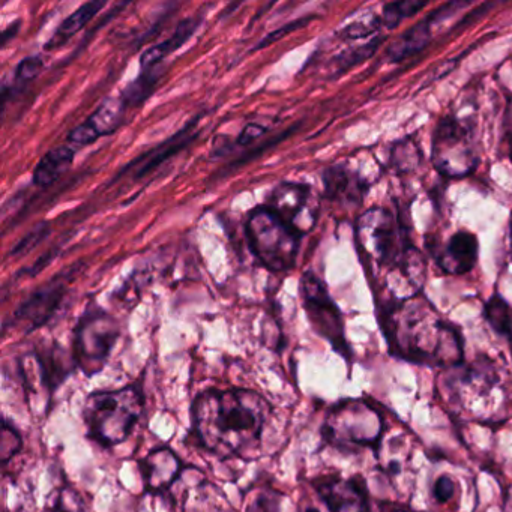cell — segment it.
I'll return each mask as SVG.
<instances>
[{"mask_svg": "<svg viewBox=\"0 0 512 512\" xmlns=\"http://www.w3.org/2000/svg\"><path fill=\"white\" fill-rule=\"evenodd\" d=\"M127 109V104L122 100L121 95L119 97H107L86 122L94 128L98 136H109L121 127Z\"/></svg>", "mask_w": 512, "mask_h": 512, "instance_id": "24", "label": "cell"}, {"mask_svg": "<svg viewBox=\"0 0 512 512\" xmlns=\"http://www.w3.org/2000/svg\"><path fill=\"white\" fill-rule=\"evenodd\" d=\"M52 229H50V224L47 221H41L37 226L32 227L16 245H14L13 250H11V256L19 257L25 256V254L31 253L32 250L38 247L47 236L50 235Z\"/></svg>", "mask_w": 512, "mask_h": 512, "instance_id": "34", "label": "cell"}, {"mask_svg": "<svg viewBox=\"0 0 512 512\" xmlns=\"http://www.w3.org/2000/svg\"><path fill=\"white\" fill-rule=\"evenodd\" d=\"M386 431L385 416L362 398H344L326 413L320 434L326 445L344 454L379 452Z\"/></svg>", "mask_w": 512, "mask_h": 512, "instance_id": "5", "label": "cell"}, {"mask_svg": "<svg viewBox=\"0 0 512 512\" xmlns=\"http://www.w3.org/2000/svg\"><path fill=\"white\" fill-rule=\"evenodd\" d=\"M331 512H371L370 491L364 476L344 478L340 473L320 475L311 481Z\"/></svg>", "mask_w": 512, "mask_h": 512, "instance_id": "12", "label": "cell"}, {"mask_svg": "<svg viewBox=\"0 0 512 512\" xmlns=\"http://www.w3.org/2000/svg\"><path fill=\"white\" fill-rule=\"evenodd\" d=\"M250 499L245 512H280L283 494L271 487H260Z\"/></svg>", "mask_w": 512, "mask_h": 512, "instance_id": "32", "label": "cell"}, {"mask_svg": "<svg viewBox=\"0 0 512 512\" xmlns=\"http://www.w3.org/2000/svg\"><path fill=\"white\" fill-rule=\"evenodd\" d=\"M431 161L445 178L470 175L478 166L472 127L455 116L443 118L434 130Z\"/></svg>", "mask_w": 512, "mask_h": 512, "instance_id": "9", "label": "cell"}, {"mask_svg": "<svg viewBox=\"0 0 512 512\" xmlns=\"http://www.w3.org/2000/svg\"><path fill=\"white\" fill-rule=\"evenodd\" d=\"M425 247L445 274H469L478 262V238L467 230L454 233L445 245H440L436 239L425 238Z\"/></svg>", "mask_w": 512, "mask_h": 512, "instance_id": "14", "label": "cell"}, {"mask_svg": "<svg viewBox=\"0 0 512 512\" xmlns=\"http://www.w3.org/2000/svg\"><path fill=\"white\" fill-rule=\"evenodd\" d=\"M23 448L22 434L14 427L10 419H4V430H2V445H0V460L7 466Z\"/></svg>", "mask_w": 512, "mask_h": 512, "instance_id": "33", "label": "cell"}, {"mask_svg": "<svg viewBox=\"0 0 512 512\" xmlns=\"http://www.w3.org/2000/svg\"><path fill=\"white\" fill-rule=\"evenodd\" d=\"M467 4H461V2H451V4H445L440 7L439 10L433 11L430 16L425 17L422 22L413 28L407 29L404 34H401L394 43L389 46L388 55L389 61L400 62L404 59L410 58V56L416 55L421 52L430 43L431 29H433L434 23L445 20L446 17L454 14L457 8H464Z\"/></svg>", "mask_w": 512, "mask_h": 512, "instance_id": "18", "label": "cell"}, {"mask_svg": "<svg viewBox=\"0 0 512 512\" xmlns=\"http://www.w3.org/2000/svg\"><path fill=\"white\" fill-rule=\"evenodd\" d=\"M20 29V22L14 23V25H11L10 28L7 29V31L2 34V47L7 46L8 41L11 40V38H14V35L19 32Z\"/></svg>", "mask_w": 512, "mask_h": 512, "instance_id": "43", "label": "cell"}, {"mask_svg": "<svg viewBox=\"0 0 512 512\" xmlns=\"http://www.w3.org/2000/svg\"><path fill=\"white\" fill-rule=\"evenodd\" d=\"M31 356L38 367L40 385L46 389L49 403H52L56 391L76 373L77 364L73 353L70 355L59 344L53 343L46 349H35Z\"/></svg>", "mask_w": 512, "mask_h": 512, "instance_id": "17", "label": "cell"}, {"mask_svg": "<svg viewBox=\"0 0 512 512\" xmlns=\"http://www.w3.org/2000/svg\"><path fill=\"white\" fill-rule=\"evenodd\" d=\"M382 25V17L368 14V16L361 17V19L341 29L338 35L343 40H361V38L371 37V35L376 34L382 28Z\"/></svg>", "mask_w": 512, "mask_h": 512, "instance_id": "31", "label": "cell"}, {"mask_svg": "<svg viewBox=\"0 0 512 512\" xmlns=\"http://www.w3.org/2000/svg\"><path fill=\"white\" fill-rule=\"evenodd\" d=\"M422 161V154L418 145L412 139H403L391 146L389 166L397 173H412L418 169Z\"/></svg>", "mask_w": 512, "mask_h": 512, "instance_id": "26", "label": "cell"}, {"mask_svg": "<svg viewBox=\"0 0 512 512\" xmlns=\"http://www.w3.org/2000/svg\"><path fill=\"white\" fill-rule=\"evenodd\" d=\"M325 197L332 202L359 205L370 188V181L361 173L349 169L346 164L329 167L323 173Z\"/></svg>", "mask_w": 512, "mask_h": 512, "instance_id": "19", "label": "cell"}, {"mask_svg": "<svg viewBox=\"0 0 512 512\" xmlns=\"http://www.w3.org/2000/svg\"><path fill=\"white\" fill-rule=\"evenodd\" d=\"M199 121L200 118L193 119L190 124L185 125L175 136L161 143L158 148H155L154 151L149 152V154L143 155V157H146V163L142 164V166L137 169L136 179L143 178V176L154 172L164 161L175 157L179 151L187 148V146L196 139L197 134H199L197 133V124H199Z\"/></svg>", "mask_w": 512, "mask_h": 512, "instance_id": "20", "label": "cell"}, {"mask_svg": "<svg viewBox=\"0 0 512 512\" xmlns=\"http://www.w3.org/2000/svg\"><path fill=\"white\" fill-rule=\"evenodd\" d=\"M104 7H106V2L94 0V2H88V4H83L82 7L77 8V10L74 11L71 16H68L67 19L61 23V26L56 29L53 37L44 44V50L53 52V50L61 49L74 35L79 34L91 20H94V17L97 16Z\"/></svg>", "mask_w": 512, "mask_h": 512, "instance_id": "22", "label": "cell"}, {"mask_svg": "<svg viewBox=\"0 0 512 512\" xmlns=\"http://www.w3.org/2000/svg\"><path fill=\"white\" fill-rule=\"evenodd\" d=\"M55 259V253L53 251H50L49 254H46V256L41 257L38 262H35V265L32 266L31 274L37 275L40 274L41 271H43L44 268H46L47 265H49L52 260Z\"/></svg>", "mask_w": 512, "mask_h": 512, "instance_id": "42", "label": "cell"}, {"mask_svg": "<svg viewBox=\"0 0 512 512\" xmlns=\"http://www.w3.org/2000/svg\"><path fill=\"white\" fill-rule=\"evenodd\" d=\"M457 493V482L449 475H442L436 479L433 487V497L437 503H448Z\"/></svg>", "mask_w": 512, "mask_h": 512, "instance_id": "37", "label": "cell"}, {"mask_svg": "<svg viewBox=\"0 0 512 512\" xmlns=\"http://www.w3.org/2000/svg\"><path fill=\"white\" fill-rule=\"evenodd\" d=\"M446 388L449 403L460 412L473 418L488 421L502 412L506 401L505 373L500 365L488 356H479L469 365L452 368Z\"/></svg>", "mask_w": 512, "mask_h": 512, "instance_id": "4", "label": "cell"}, {"mask_svg": "<svg viewBox=\"0 0 512 512\" xmlns=\"http://www.w3.org/2000/svg\"><path fill=\"white\" fill-rule=\"evenodd\" d=\"M142 380L119 389H100L86 397L83 422L86 437L104 449L127 442L145 412Z\"/></svg>", "mask_w": 512, "mask_h": 512, "instance_id": "3", "label": "cell"}, {"mask_svg": "<svg viewBox=\"0 0 512 512\" xmlns=\"http://www.w3.org/2000/svg\"><path fill=\"white\" fill-rule=\"evenodd\" d=\"M47 509L49 512H86L85 500L76 488L68 484L53 491Z\"/></svg>", "mask_w": 512, "mask_h": 512, "instance_id": "28", "label": "cell"}, {"mask_svg": "<svg viewBox=\"0 0 512 512\" xmlns=\"http://www.w3.org/2000/svg\"><path fill=\"white\" fill-rule=\"evenodd\" d=\"M304 512H320V511L317 508H313V506H308V508L304 509Z\"/></svg>", "mask_w": 512, "mask_h": 512, "instance_id": "45", "label": "cell"}, {"mask_svg": "<svg viewBox=\"0 0 512 512\" xmlns=\"http://www.w3.org/2000/svg\"><path fill=\"white\" fill-rule=\"evenodd\" d=\"M425 5H427L425 2H416V0H401V2L385 5L382 14L383 26L389 29L397 28L403 20L415 16Z\"/></svg>", "mask_w": 512, "mask_h": 512, "instance_id": "29", "label": "cell"}, {"mask_svg": "<svg viewBox=\"0 0 512 512\" xmlns=\"http://www.w3.org/2000/svg\"><path fill=\"white\" fill-rule=\"evenodd\" d=\"M484 319L500 337L512 344V310L500 295H493L484 305Z\"/></svg>", "mask_w": 512, "mask_h": 512, "instance_id": "25", "label": "cell"}, {"mask_svg": "<svg viewBox=\"0 0 512 512\" xmlns=\"http://www.w3.org/2000/svg\"><path fill=\"white\" fill-rule=\"evenodd\" d=\"M266 206L299 236L311 232L319 217V199L305 184L283 182L272 191Z\"/></svg>", "mask_w": 512, "mask_h": 512, "instance_id": "11", "label": "cell"}, {"mask_svg": "<svg viewBox=\"0 0 512 512\" xmlns=\"http://www.w3.org/2000/svg\"><path fill=\"white\" fill-rule=\"evenodd\" d=\"M98 139H100V136L95 133L94 128H92L88 122L77 125V127L68 134V140L74 143V145L88 146L91 145V143L97 142Z\"/></svg>", "mask_w": 512, "mask_h": 512, "instance_id": "38", "label": "cell"}, {"mask_svg": "<svg viewBox=\"0 0 512 512\" xmlns=\"http://www.w3.org/2000/svg\"><path fill=\"white\" fill-rule=\"evenodd\" d=\"M382 43L383 38H374V40H371L370 43L365 44V46L356 47V49L341 53V55H338L337 58L334 59L335 73H346L347 70L355 67V65L367 61L370 56L374 55V52L379 49Z\"/></svg>", "mask_w": 512, "mask_h": 512, "instance_id": "30", "label": "cell"}, {"mask_svg": "<svg viewBox=\"0 0 512 512\" xmlns=\"http://www.w3.org/2000/svg\"><path fill=\"white\" fill-rule=\"evenodd\" d=\"M427 278V263L421 251L413 245L404 250L400 259L389 268L386 277L388 298L395 301H409L421 293Z\"/></svg>", "mask_w": 512, "mask_h": 512, "instance_id": "15", "label": "cell"}, {"mask_svg": "<svg viewBox=\"0 0 512 512\" xmlns=\"http://www.w3.org/2000/svg\"><path fill=\"white\" fill-rule=\"evenodd\" d=\"M121 328L106 311H86L74 329L73 356L77 368L94 377L106 367L113 347L118 343Z\"/></svg>", "mask_w": 512, "mask_h": 512, "instance_id": "8", "label": "cell"}, {"mask_svg": "<svg viewBox=\"0 0 512 512\" xmlns=\"http://www.w3.org/2000/svg\"><path fill=\"white\" fill-rule=\"evenodd\" d=\"M313 17H305V19L295 20V22L287 23V25L281 26L277 31L271 32L268 37L263 38L259 44H257L256 49L254 50H262L265 47L272 46V44L277 43V41L283 40L287 35L292 34V32L298 31V29L304 28Z\"/></svg>", "mask_w": 512, "mask_h": 512, "instance_id": "36", "label": "cell"}, {"mask_svg": "<svg viewBox=\"0 0 512 512\" xmlns=\"http://www.w3.org/2000/svg\"><path fill=\"white\" fill-rule=\"evenodd\" d=\"M70 278L65 275H56L49 283L35 290L16 311H14V326L23 325L26 334L43 328L52 320L56 311L61 307L67 293V281Z\"/></svg>", "mask_w": 512, "mask_h": 512, "instance_id": "13", "label": "cell"}, {"mask_svg": "<svg viewBox=\"0 0 512 512\" xmlns=\"http://www.w3.org/2000/svg\"><path fill=\"white\" fill-rule=\"evenodd\" d=\"M271 410L269 401L253 389H206L191 404V434L220 460L242 457L259 446Z\"/></svg>", "mask_w": 512, "mask_h": 512, "instance_id": "1", "label": "cell"}, {"mask_svg": "<svg viewBox=\"0 0 512 512\" xmlns=\"http://www.w3.org/2000/svg\"><path fill=\"white\" fill-rule=\"evenodd\" d=\"M377 322L394 358L431 368L461 367L464 343L461 332L445 322L427 299H382Z\"/></svg>", "mask_w": 512, "mask_h": 512, "instance_id": "2", "label": "cell"}, {"mask_svg": "<svg viewBox=\"0 0 512 512\" xmlns=\"http://www.w3.org/2000/svg\"><path fill=\"white\" fill-rule=\"evenodd\" d=\"M143 485L148 494H166L172 485L181 478L185 469L190 466L184 464L179 455L169 446H160L152 449L145 458L139 461Z\"/></svg>", "mask_w": 512, "mask_h": 512, "instance_id": "16", "label": "cell"}, {"mask_svg": "<svg viewBox=\"0 0 512 512\" xmlns=\"http://www.w3.org/2000/svg\"><path fill=\"white\" fill-rule=\"evenodd\" d=\"M379 509L380 512H415L409 506L397 502H380Z\"/></svg>", "mask_w": 512, "mask_h": 512, "instance_id": "40", "label": "cell"}, {"mask_svg": "<svg viewBox=\"0 0 512 512\" xmlns=\"http://www.w3.org/2000/svg\"><path fill=\"white\" fill-rule=\"evenodd\" d=\"M505 125H506V136H508V142H509V157H511V160H512V100L509 101L508 109H506Z\"/></svg>", "mask_w": 512, "mask_h": 512, "instance_id": "41", "label": "cell"}, {"mask_svg": "<svg viewBox=\"0 0 512 512\" xmlns=\"http://www.w3.org/2000/svg\"><path fill=\"white\" fill-rule=\"evenodd\" d=\"M509 245H511V257H512V220H511V226H509Z\"/></svg>", "mask_w": 512, "mask_h": 512, "instance_id": "44", "label": "cell"}, {"mask_svg": "<svg viewBox=\"0 0 512 512\" xmlns=\"http://www.w3.org/2000/svg\"><path fill=\"white\" fill-rule=\"evenodd\" d=\"M44 70V61L41 56H29L23 59L16 67V80L20 83H29L40 76Z\"/></svg>", "mask_w": 512, "mask_h": 512, "instance_id": "35", "label": "cell"}, {"mask_svg": "<svg viewBox=\"0 0 512 512\" xmlns=\"http://www.w3.org/2000/svg\"><path fill=\"white\" fill-rule=\"evenodd\" d=\"M247 236L251 250L269 271H289L295 266L301 236L268 206H259L250 212Z\"/></svg>", "mask_w": 512, "mask_h": 512, "instance_id": "6", "label": "cell"}, {"mask_svg": "<svg viewBox=\"0 0 512 512\" xmlns=\"http://www.w3.org/2000/svg\"><path fill=\"white\" fill-rule=\"evenodd\" d=\"M160 76L161 70L158 67L149 71H142L140 76L121 92L122 100L125 101L127 107L140 106L157 88Z\"/></svg>", "mask_w": 512, "mask_h": 512, "instance_id": "27", "label": "cell"}, {"mask_svg": "<svg viewBox=\"0 0 512 512\" xmlns=\"http://www.w3.org/2000/svg\"><path fill=\"white\" fill-rule=\"evenodd\" d=\"M266 133V128L263 125L259 124H248L245 125L244 130L239 134L238 140H236V145L239 146H247L250 143L256 142L257 139L263 136Z\"/></svg>", "mask_w": 512, "mask_h": 512, "instance_id": "39", "label": "cell"}, {"mask_svg": "<svg viewBox=\"0 0 512 512\" xmlns=\"http://www.w3.org/2000/svg\"><path fill=\"white\" fill-rule=\"evenodd\" d=\"M301 295L314 332L328 340L332 349L350 364L353 352L344 334L343 314L332 301L325 284L313 272H305L301 278Z\"/></svg>", "mask_w": 512, "mask_h": 512, "instance_id": "10", "label": "cell"}, {"mask_svg": "<svg viewBox=\"0 0 512 512\" xmlns=\"http://www.w3.org/2000/svg\"><path fill=\"white\" fill-rule=\"evenodd\" d=\"M356 241L367 262L379 269L391 268L409 247L407 229L383 208L368 209L356 223Z\"/></svg>", "mask_w": 512, "mask_h": 512, "instance_id": "7", "label": "cell"}, {"mask_svg": "<svg viewBox=\"0 0 512 512\" xmlns=\"http://www.w3.org/2000/svg\"><path fill=\"white\" fill-rule=\"evenodd\" d=\"M200 26V20L190 17V19L182 20L176 28L175 34L172 37L164 40L163 43L145 50L140 56V68L142 71H149L152 68L160 67L161 62L172 55L176 50L181 49L194 34Z\"/></svg>", "mask_w": 512, "mask_h": 512, "instance_id": "21", "label": "cell"}, {"mask_svg": "<svg viewBox=\"0 0 512 512\" xmlns=\"http://www.w3.org/2000/svg\"><path fill=\"white\" fill-rule=\"evenodd\" d=\"M74 157H76V151H73L70 146H59V148L52 149L41 158L40 163L35 167L32 181L37 187H50L73 166Z\"/></svg>", "mask_w": 512, "mask_h": 512, "instance_id": "23", "label": "cell"}]
</instances>
